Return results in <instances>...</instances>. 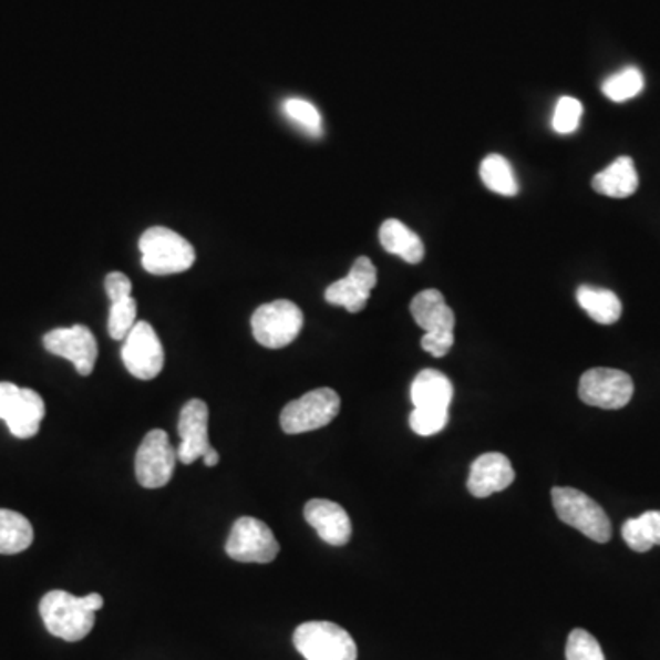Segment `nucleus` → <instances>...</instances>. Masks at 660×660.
Segmentation results:
<instances>
[{
    "label": "nucleus",
    "instance_id": "f03ea898",
    "mask_svg": "<svg viewBox=\"0 0 660 660\" xmlns=\"http://www.w3.org/2000/svg\"><path fill=\"white\" fill-rule=\"evenodd\" d=\"M142 267L153 276H175L195 265L197 254L189 240L164 226L145 229L140 237Z\"/></svg>",
    "mask_w": 660,
    "mask_h": 660
},
{
    "label": "nucleus",
    "instance_id": "dca6fc26",
    "mask_svg": "<svg viewBox=\"0 0 660 660\" xmlns=\"http://www.w3.org/2000/svg\"><path fill=\"white\" fill-rule=\"evenodd\" d=\"M305 519L326 544L341 547L349 544L352 523L343 506L329 499H310L305 505Z\"/></svg>",
    "mask_w": 660,
    "mask_h": 660
},
{
    "label": "nucleus",
    "instance_id": "9d476101",
    "mask_svg": "<svg viewBox=\"0 0 660 660\" xmlns=\"http://www.w3.org/2000/svg\"><path fill=\"white\" fill-rule=\"evenodd\" d=\"M633 380L618 369H589L580 379L578 394L581 402L602 410H620L633 396Z\"/></svg>",
    "mask_w": 660,
    "mask_h": 660
},
{
    "label": "nucleus",
    "instance_id": "39448f33",
    "mask_svg": "<svg viewBox=\"0 0 660 660\" xmlns=\"http://www.w3.org/2000/svg\"><path fill=\"white\" fill-rule=\"evenodd\" d=\"M44 415L47 408L38 391L19 388L11 382H0V421L6 422L13 437H35Z\"/></svg>",
    "mask_w": 660,
    "mask_h": 660
},
{
    "label": "nucleus",
    "instance_id": "bb28decb",
    "mask_svg": "<svg viewBox=\"0 0 660 660\" xmlns=\"http://www.w3.org/2000/svg\"><path fill=\"white\" fill-rule=\"evenodd\" d=\"M567 660H606L598 640L586 629H573L565 648Z\"/></svg>",
    "mask_w": 660,
    "mask_h": 660
},
{
    "label": "nucleus",
    "instance_id": "c756f323",
    "mask_svg": "<svg viewBox=\"0 0 660 660\" xmlns=\"http://www.w3.org/2000/svg\"><path fill=\"white\" fill-rule=\"evenodd\" d=\"M581 114H584V107L576 97H559L556 111H554V131L559 134L575 133L578 125H580Z\"/></svg>",
    "mask_w": 660,
    "mask_h": 660
},
{
    "label": "nucleus",
    "instance_id": "cd10ccee",
    "mask_svg": "<svg viewBox=\"0 0 660 660\" xmlns=\"http://www.w3.org/2000/svg\"><path fill=\"white\" fill-rule=\"evenodd\" d=\"M282 109H285L290 120L298 123L299 127H303L309 134L320 136L321 114L312 103L299 100V97H292V100L285 102V107Z\"/></svg>",
    "mask_w": 660,
    "mask_h": 660
},
{
    "label": "nucleus",
    "instance_id": "7ed1b4c3",
    "mask_svg": "<svg viewBox=\"0 0 660 660\" xmlns=\"http://www.w3.org/2000/svg\"><path fill=\"white\" fill-rule=\"evenodd\" d=\"M553 505L561 522L580 530L592 542L607 544L611 539L612 527L609 517L602 506L584 492L556 486L553 488Z\"/></svg>",
    "mask_w": 660,
    "mask_h": 660
},
{
    "label": "nucleus",
    "instance_id": "ddd939ff",
    "mask_svg": "<svg viewBox=\"0 0 660 660\" xmlns=\"http://www.w3.org/2000/svg\"><path fill=\"white\" fill-rule=\"evenodd\" d=\"M377 279L379 276L373 261L369 257H358L343 279L329 285L326 290V301L336 307H343L351 314H357L368 305L371 290L377 287Z\"/></svg>",
    "mask_w": 660,
    "mask_h": 660
},
{
    "label": "nucleus",
    "instance_id": "20e7f679",
    "mask_svg": "<svg viewBox=\"0 0 660 660\" xmlns=\"http://www.w3.org/2000/svg\"><path fill=\"white\" fill-rule=\"evenodd\" d=\"M293 646L307 660H357V642L332 622H305L293 631Z\"/></svg>",
    "mask_w": 660,
    "mask_h": 660
},
{
    "label": "nucleus",
    "instance_id": "a211bd4d",
    "mask_svg": "<svg viewBox=\"0 0 660 660\" xmlns=\"http://www.w3.org/2000/svg\"><path fill=\"white\" fill-rule=\"evenodd\" d=\"M453 385L446 374L435 369H424L411 384L413 410H450Z\"/></svg>",
    "mask_w": 660,
    "mask_h": 660
},
{
    "label": "nucleus",
    "instance_id": "2eb2a0df",
    "mask_svg": "<svg viewBox=\"0 0 660 660\" xmlns=\"http://www.w3.org/2000/svg\"><path fill=\"white\" fill-rule=\"evenodd\" d=\"M516 479L511 461L503 453H483L470 468L468 491L474 497H488L508 488Z\"/></svg>",
    "mask_w": 660,
    "mask_h": 660
},
{
    "label": "nucleus",
    "instance_id": "393cba45",
    "mask_svg": "<svg viewBox=\"0 0 660 660\" xmlns=\"http://www.w3.org/2000/svg\"><path fill=\"white\" fill-rule=\"evenodd\" d=\"M644 89V75L639 69L629 66V69L620 70L611 78L604 81L602 92L611 102L622 103L628 102L631 97L639 96Z\"/></svg>",
    "mask_w": 660,
    "mask_h": 660
},
{
    "label": "nucleus",
    "instance_id": "a878e982",
    "mask_svg": "<svg viewBox=\"0 0 660 660\" xmlns=\"http://www.w3.org/2000/svg\"><path fill=\"white\" fill-rule=\"evenodd\" d=\"M136 316H138V303L133 296L112 303L109 312V334L112 340H125L128 332L138 323Z\"/></svg>",
    "mask_w": 660,
    "mask_h": 660
},
{
    "label": "nucleus",
    "instance_id": "423d86ee",
    "mask_svg": "<svg viewBox=\"0 0 660 660\" xmlns=\"http://www.w3.org/2000/svg\"><path fill=\"white\" fill-rule=\"evenodd\" d=\"M340 394L334 389H314L285 405L281 411L282 432L299 435L329 426L340 413Z\"/></svg>",
    "mask_w": 660,
    "mask_h": 660
},
{
    "label": "nucleus",
    "instance_id": "4468645a",
    "mask_svg": "<svg viewBox=\"0 0 660 660\" xmlns=\"http://www.w3.org/2000/svg\"><path fill=\"white\" fill-rule=\"evenodd\" d=\"M208 404L200 399H193L182 408L178 419L181 446L176 450L182 464H193L203 458L212 447L208 435Z\"/></svg>",
    "mask_w": 660,
    "mask_h": 660
},
{
    "label": "nucleus",
    "instance_id": "7c9ffc66",
    "mask_svg": "<svg viewBox=\"0 0 660 660\" xmlns=\"http://www.w3.org/2000/svg\"><path fill=\"white\" fill-rule=\"evenodd\" d=\"M105 292H107L111 303L122 301V299L131 298L133 292V282L125 274L111 272L105 277Z\"/></svg>",
    "mask_w": 660,
    "mask_h": 660
},
{
    "label": "nucleus",
    "instance_id": "c85d7f7f",
    "mask_svg": "<svg viewBox=\"0 0 660 660\" xmlns=\"http://www.w3.org/2000/svg\"><path fill=\"white\" fill-rule=\"evenodd\" d=\"M450 421V410H413L410 415V426L421 437L437 435Z\"/></svg>",
    "mask_w": 660,
    "mask_h": 660
},
{
    "label": "nucleus",
    "instance_id": "aec40b11",
    "mask_svg": "<svg viewBox=\"0 0 660 660\" xmlns=\"http://www.w3.org/2000/svg\"><path fill=\"white\" fill-rule=\"evenodd\" d=\"M380 243L384 250L393 256H399L410 265H419L426 256L421 237L411 231L404 223L396 219H388L380 226Z\"/></svg>",
    "mask_w": 660,
    "mask_h": 660
},
{
    "label": "nucleus",
    "instance_id": "4be33fe9",
    "mask_svg": "<svg viewBox=\"0 0 660 660\" xmlns=\"http://www.w3.org/2000/svg\"><path fill=\"white\" fill-rule=\"evenodd\" d=\"M32 542V523L19 512L0 508V554L22 553Z\"/></svg>",
    "mask_w": 660,
    "mask_h": 660
},
{
    "label": "nucleus",
    "instance_id": "9b49d317",
    "mask_svg": "<svg viewBox=\"0 0 660 660\" xmlns=\"http://www.w3.org/2000/svg\"><path fill=\"white\" fill-rule=\"evenodd\" d=\"M122 360L134 379L153 380L164 369V347L147 321H138L123 340Z\"/></svg>",
    "mask_w": 660,
    "mask_h": 660
},
{
    "label": "nucleus",
    "instance_id": "6ab92c4d",
    "mask_svg": "<svg viewBox=\"0 0 660 660\" xmlns=\"http://www.w3.org/2000/svg\"><path fill=\"white\" fill-rule=\"evenodd\" d=\"M592 189L611 198H628L639 189V175L629 156H620L592 178Z\"/></svg>",
    "mask_w": 660,
    "mask_h": 660
},
{
    "label": "nucleus",
    "instance_id": "1a4fd4ad",
    "mask_svg": "<svg viewBox=\"0 0 660 660\" xmlns=\"http://www.w3.org/2000/svg\"><path fill=\"white\" fill-rule=\"evenodd\" d=\"M176 461L178 455L175 447L171 446L169 435L164 430H153L145 435L136 452V479L151 491L164 488L175 475Z\"/></svg>",
    "mask_w": 660,
    "mask_h": 660
},
{
    "label": "nucleus",
    "instance_id": "2f4dec72",
    "mask_svg": "<svg viewBox=\"0 0 660 660\" xmlns=\"http://www.w3.org/2000/svg\"><path fill=\"white\" fill-rule=\"evenodd\" d=\"M453 343H455L453 334H424L421 341L422 349L430 352L433 358L446 357L447 352L452 351Z\"/></svg>",
    "mask_w": 660,
    "mask_h": 660
},
{
    "label": "nucleus",
    "instance_id": "473e14b6",
    "mask_svg": "<svg viewBox=\"0 0 660 660\" xmlns=\"http://www.w3.org/2000/svg\"><path fill=\"white\" fill-rule=\"evenodd\" d=\"M204 464H206V466H208V468H214V466H217V464H219L220 461V455L219 452H217V450H215L214 446L209 447L208 452H206V455H204Z\"/></svg>",
    "mask_w": 660,
    "mask_h": 660
},
{
    "label": "nucleus",
    "instance_id": "5701e85b",
    "mask_svg": "<svg viewBox=\"0 0 660 660\" xmlns=\"http://www.w3.org/2000/svg\"><path fill=\"white\" fill-rule=\"evenodd\" d=\"M622 538L635 553H648L660 545V511L644 512L622 525Z\"/></svg>",
    "mask_w": 660,
    "mask_h": 660
},
{
    "label": "nucleus",
    "instance_id": "f257e3e1",
    "mask_svg": "<svg viewBox=\"0 0 660 660\" xmlns=\"http://www.w3.org/2000/svg\"><path fill=\"white\" fill-rule=\"evenodd\" d=\"M103 607V597L91 592L86 597H74L70 592L50 591L39 604V612L50 635L66 642H80L91 633L96 623V612Z\"/></svg>",
    "mask_w": 660,
    "mask_h": 660
},
{
    "label": "nucleus",
    "instance_id": "0eeeda50",
    "mask_svg": "<svg viewBox=\"0 0 660 660\" xmlns=\"http://www.w3.org/2000/svg\"><path fill=\"white\" fill-rule=\"evenodd\" d=\"M303 329V312L288 299L261 305L251 316V332L257 343L267 349L290 346Z\"/></svg>",
    "mask_w": 660,
    "mask_h": 660
},
{
    "label": "nucleus",
    "instance_id": "6e6552de",
    "mask_svg": "<svg viewBox=\"0 0 660 660\" xmlns=\"http://www.w3.org/2000/svg\"><path fill=\"white\" fill-rule=\"evenodd\" d=\"M226 554L240 564H270L279 554L276 536L257 517H239L229 530Z\"/></svg>",
    "mask_w": 660,
    "mask_h": 660
},
{
    "label": "nucleus",
    "instance_id": "b1692460",
    "mask_svg": "<svg viewBox=\"0 0 660 660\" xmlns=\"http://www.w3.org/2000/svg\"><path fill=\"white\" fill-rule=\"evenodd\" d=\"M481 181L491 192L503 195V197H516L519 192L517 186L516 175L512 171V165L508 164L505 156L488 155L485 161L481 162L479 169Z\"/></svg>",
    "mask_w": 660,
    "mask_h": 660
},
{
    "label": "nucleus",
    "instance_id": "f8f14e48",
    "mask_svg": "<svg viewBox=\"0 0 660 660\" xmlns=\"http://www.w3.org/2000/svg\"><path fill=\"white\" fill-rule=\"evenodd\" d=\"M43 346L50 354L74 363L81 377H89L96 368L97 341L85 326L50 330L49 334H44Z\"/></svg>",
    "mask_w": 660,
    "mask_h": 660
},
{
    "label": "nucleus",
    "instance_id": "f3484780",
    "mask_svg": "<svg viewBox=\"0 0 660 660\" xmlns=\"http://www.w3.org/2000/svg\"><path fill=\"white\" fill-rule=\"evenodd\" d=\"M416 326L426 334H453L455 314L447 307L446 299L435 288L416 293L410 305Z\"/></svg>",
    "mask_w": 660,
    "mask_h": 660
},
{
    "label": "nucleus",
    "instance_id": "412c9836",
    "mask_svg": "<svg viewBox=\"0 0 660 660\" xmlns=\"http://www.w3.org/2000/svg\"><path fill=\"white\" fill-rule=\"evenodd\" d=\"M576 299H578L581 309L589 314V318L600 323V326H612L622 316L620 299H618L617 293L607 290V288L581 285L576 290Z\"/></svg>",
    "mask_w": 660,
    "mask_h": 660
}]
</instances>
